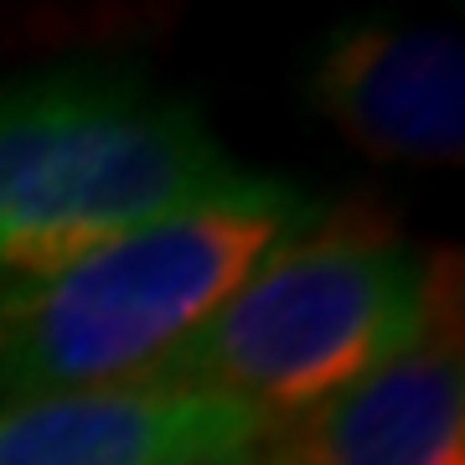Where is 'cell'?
<instances>
[{
  "label": "cell",
  "instance_id": "obj_1",
  "mask_svg": "<svg viewBox=\"0 0 465 465\" xmlns=\"http://www.w3.org/2000/svg\"><path fill=\"white\" fill-rule=\"evenodd\" d=\"M321 223L326 202L305 186L238 171L52 280L0 290V409L155 378L253 269Z\"/></svg>",
  "mask_w": 465,
  "mask_h": 465
},
{
  "label": "cell",
  "instance_id": "obj_2",
  "mask_svg": "<svg viewBox=\"0 0 465 465\" xmlns=\"http://www.w3.org/2000/svg\"><path fill=\"white\" fill-rule=\"evenodd\" d=\"M192 104L114 67L0 84V290L57 269L238 176Z\"/></svg>",
  "mask_w": 465,
  "mask_h": 465
},
{
  "label": "cell",
  "instance_id": "obj_3",
  "mask_svg": "<svg viewBox=\"0 0 465 465\" xmlns=\"http://www.w3.org/2000/svg\"><path fill=\"white\" fill-rule=\"evenodd\" d=\"M440 316V269L388 228H311L253 269L155 378L284 430L399 362Z\"/></svg>",
  "mask_w": 465,
  "mask_h": 465
},
{
  "label": "cell",
  "instance_id": "obj_4",
  "mask_svg": "<svg viewBox=\"0 0 465 465\" xmlns=\"http://www.w3.org/2000/svg\"><path fill=\"white\" fill-rule=\"evenodd\" d=\"M305 104L372 161L455 166L465 155L460 26L341 21L305 63Z\"/></svg>",
  "mask_w": 465,
  "mask_h": 465
},
{
  "label": "cell",
  "instance_id": "obj_5",
  "mask_svg": "<svg viewBox=\"0 0 465 465\" xmlns=\"http://www.w3.org/2000/svg\"><path fill=\"white\" fill-rule=\"evenodd\" d=\"M264 434V419L238 403L140 378L5 403L0 465H207Z\"/></svg>",
  "mask_w": 465,
  "mask_h": 465
},
{
  "label": "cell",
  "instance_id": "obj_6",
  "mask_svg": "<svg viewBox=\"0 0 465 465\" xmlns=\"http://www.w3.org/2000/svg\"><path fill=\"white\" fill-rule=\"evenodd\" d=\"M280 465H465V357L455 311L419 347L326 409L269 430Z\"/></svg>",
  "mask_w": 465,
  "mask_h": 465
},
{
  "label": "cell",
  "instance_id": "obj_7",
  "mask_svg": "<svg viewBox=\"0 0 465 465\" xmlns=\"http://www.w3.org/2000/svg\"><path fill=\"white\" fill-rule=\"evenodd\" d=\"M207 465H280V460H274V445H269V434H264L259 445L238 450V455H223V460H207Z\"/></svg>",
  "mask_w": 465,
  "mask_h": 465
}]
</instances>
